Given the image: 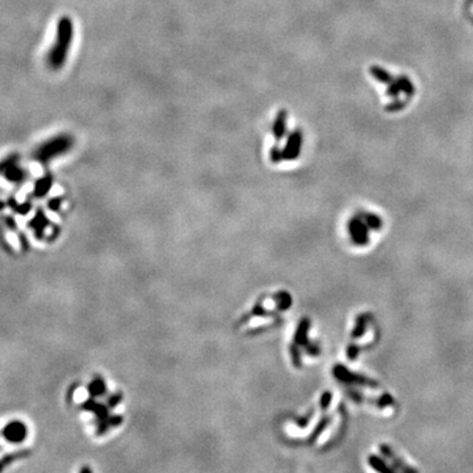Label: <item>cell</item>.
Segmentation results:
<instances>
[{"mask_svg":"<svg viewBox=\"0 0 473 473\" xmlns=\"http://www.w3.org/2000/svg\"><path fill=\"white\" fill-rule=\"evenodd\" d=\"M73 146V138L70 135H58L56 138L50 139L38 150L37 158L41 162H48L53 158L65 154Z\"/></svg>","mask_w":473,"mask_h":473,"instance_id":"7a4b0ae2","label":"cell"},{"mask_svg":"<svg viewBox=\"0 0 473 473\" xmlns=\"http://www.w3.org/2000/svg\"><path fill=\"white\" fill-rule=\"evenodd\" d=\"M59 204H61V200L54 199V200H52V201H50L49 206H50V209H52V210L57 212V210H58V208H59Z\"/></svg>","mask_w":473,"mask_h":473,"instance_id":"4fadbf2b","label":"cell"},{"mask_svg":"<svg viewBox=\"0 0 473 473\" xmlns=\"http://www.w3.org/2000/svg\"><path fill=\"white\" fill-rule=\"evenodd\" d=\"M50 185H52V178L46 176V178L41 179L40 181L36 185V196H43V195H46V192L49 191Z\"/></svg>","mask_w":473,"mask_h":473,"instance_id":"9c48e42d","label":"cell"},{"mask_svg":"<svg viewBox=\"0 0 473 473\" xmlns=\"http://www.w3.org/2000/svg\"><path fill=\"white\" fill-rule=\"evenodd\" d=\"M270 158L274 163H277V162H280V160H283V150L279 149V146L275 145V146H272V149H271V151H270Z\"/></svg>","mask_w":473,"mask_h":473,"instance_id":"30bf717a","label":"cell"},{"mask_svg":"<svg viewBox=\"0 0 473 473\" xmlns=\"http://www.w3.org/2000/svg\"><path fill=\"white\" fill-rule=\"evenodd\" d=\"M17 234H19V241H20V245L22 246V250H24V251H27V250H28V247H29L27 236L24 235V233H20V231H17Z\"/></svg>","mask_w":473,"mask_h":473,"instance_id":"7c38bea8","label":"cell"},{"mask_svg":"<svg viewBox=\"0 0 473 473\" xmlns=\"http://www.w3.org/2000/svg\"><path fill=\"white\" fill-rule=\"evenodd\" d=\"M302 145V134L300 130H293L291 134L287 137L286 146L283 150V160H295L301 153Z\"/></svg>","mask_w":473,"mask_h":473,"instance_id":"277c9868","label":"cell"},{"mask_svg":"<svg viewBox=\"0 0 473 473\" xmlns=\"http://www.w3.org/2000/svg\"><path fill=\"white\" fill-rule=\"evenodd\" d=\"M28 455L29 451H16L12 452V454L4 455L3 458L0 459V472L6 469V468L8 467V465H11L12 463H15L16 460L25 458V456H28Z\"/></svg>","mask_w":473,"mask_h":473,"instance_id":"ba28073f","label":"cell"},{"mask_svg":"<svg viewBox=\"0 0 473 473\" xmlns=\"http://www.w3.org/2000/svg\"><path fill=\"white\" fill-rule=\"evenodd\" d=\"M48 225H49V220L46 218V216L43 215V212L41 210V209H38L36 217H34L33 220L29 222V226H31L34 230V235H36L37 240H41V238H42L43 231H45V227H46Z\"/></svg>","mask_w":473,"mask_h":473,"instance_id":"52a82bcc","label":"cell"},{"mask_svg":"<svg viewBox=\"0 0 473 473\" xmlns=\"http://www.w3.org/2000/svg\"><path fill=\"white\" fill-rule=\"evenodd\" d=\"M2 436H3L4 439L7 442L13 443V444H19V443H22L25 439H27V436H28V427L24 422L21 421H12L10 423H7L6 426L3 427V430L0 431Z\"/></svg>","mask_w":473,"mask_h":473,"instance_id":"3957f363","label":"cell"},{"mask_svg":"<svg viewBox=\"0 0 473 473\" xmlns=\"http://www.w3.org/2000/svg\"><path fill=\"white\" fill-rule=\"evenodd\" d=\"M3 220H4V224L10 227V229H12L13 231H17V225H16L15 220H13L12 217H4Z\"/></svg>","mask_w":473,"mask_h":473,"instance_id":"8fae6325","label":"cell"},{"mask_svg":"<svg viewBox=\"0 0 473 473\" xmlns=\"http://www.w3.org/2000/svg\"><path fill=\"white\" fill-rule=\"evenodd\" d=\"M287 112L280 111L279 113L275 117L274 123H272V134H274L275 139L277 142L281 141L284 138V135L287 133Z\"/></svg>","mask_w":473,"mask_h":473,"instance_id":"8992f818","label":"cell"},{"mask_svg":"<svg viewBox=\"0 0 473 473\" xmlns=\"http://www.w3.org/2000/svg\"><path fill=\"white\" fill-rule=\"evenodd\" d=\"M350 233L353 242L358 245H364L367 241V227L359 218H353L350 224Z\"/></svg>","mask_w":473,"mask_h":473,"instance_id":"5b68a950","label":"cell"},{"mask_svg":"<svg viewBox=\"0 0 473 473\" xmlns=\"http://www.w3.org/2000/svg\"><path fill=\"white\" fill-rule=\"evenodd\" d=\"M71 40H73V24L68 17H62L59 20L58 31H57L56 45L50 50L49 65L53 68H61L65 65L67 58V53L70 49Z\"/></svg>","mask_w":473,"mask_h":473,"instance_id":"6da1fadb","label":"cell"}]
</instances>
